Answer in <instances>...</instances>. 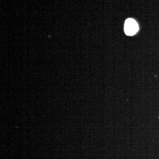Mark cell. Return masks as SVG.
<instances>
[{
    "instance_id": "6da1fadb",
    "label": "cell",
    "mask_w": 159,
    "mask_h": 159,
    "mask_svg": "<svg viewBox=\"0 0 159 159\" xmlns=\"http://www.w3.org/2000/svg\"><path fill=\"white\" fill-rule=\"evenodd\" d=\"M138 26L134 19L129 18L126 20L124 25V31L126 34L132 36L135 34L138 30Z\"/></svg>"
}]
</instances>
